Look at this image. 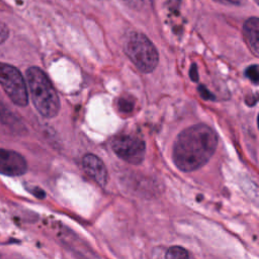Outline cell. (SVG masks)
Here are the masks:
<instances>
[{
    "instance_id": "4fadbf2b",
    "label": "cell",
    "mask_w": 259,
    "mask_h": 259,
    "mask_svg": "<svg viewBox=\"0 0 259 259\" xmlns=\"http://www.w3.org/2000/svg\"><path fill=\"white\" fill-rule=\"evenodd\" d=\"M201 97L203 99H210V98H213V96L206 90V88L204 86H199V89H198Z\"/></svg>"
},
{
    "instance_id": "8992f818",
    "label": "cell",
    "mask_w": 259,
    "mask_h": 259,
    "mask_svg": "<svg viewBox=\"0 0 259 259\" xmlns=\"http://www.w3.org/2000/svg\"><path fill=\"white\" fill-rule=\"evenodd\" d=\"M27 171V162L19 153L0 149V174L5 176H21Z\"/></svg>"
},
{
    "instance_id": "5bb4252c",
    "label": "cell",
    "mask_w": 259,
    "mask_h": 259,
    "mask_svg": "<svg viewBox=\"0 0 259 259\" xmlns=\"http://www.w3.org/2000/svg\"><path fill=\"white\" fill-rule=\"evenodd\" d=\"M8 35V30L6 28V26L2 25L0 26V42H2Z\"/></svg>"
},
{
    "instance_id": "7a4b0ae2",
    "label": "cell",
    "mask_w": 259,
    "mask_h": 259,
    "mask_svg": "<svg viewBox=\"0 0 259 259\" xmlns=\"http://www.w3.org/2000/svg\"><path fill=\"white\" fill-rule=\"evenodd\" d=\"M26 82L35 109L45 117H55L60 110V98L46 73L30 67L26 71Z\"/></svg>"
},
{
    "instance_id": "30bf717a",
    "label": "cell",
    "mask_w": 259,
    "mask_h": 259,
    "mask_svg": "<svg viewBox=\"0 0 259 259\" xmlns=\"http://www.w3.org/2000/svg\"><path fill=\"white\" fill-rule=\"evenodd\" d=\"M152 0H123V2L131 8L136 10H142L147 8L151 4Z\"/></svg>"
},
{
    "instance_id": "9a60e30c",
    "label": "cell",
    "mask_w": 259,
    "mask_h": 259,
    "mask_svg": "<svg viewBox=\"0 0 259 259\" xmlns=\"http://www.w3.org/2000/svg\"><path fill=\"white\" fill-rule=\"evenodd\" d=\"M223 4H232V5H240L242 4L243 0H214Z\"/></svg>"
},
{
    "instance_id": "52a82bcc",
    "label": "cell",
    "mask_w": 259,
    "mask_h": 259,
    "mask_svg": "<svg viewBox=\"0 0 259 259\" xmlns=\"http://www.w3.org/2000/svg\"><path fill=\"white\" fill-rule=\"evenodd\" d=\"M82 167L85 173L100 186H105L108 179L107 169L103 161L94 154H86L82 159Z\"/></svg>"
},
{
    "instance_id": "8fae6325",
    "label": "cell",
    "mask_w": 259,
    "mask_h": 259,
    "mask_svg": "<svg viewBox=\"0 0 259 259\" xmlns=\"http://www.w3.org/2000/svg\"><path fill=\"white\" fill-rule=\"evenodd\" d=\"M117 106H118V109L123 112V113H128L133 110L134 108V102L130 99V98H124V97H121L118 99V102H117Z\"/></svg>"
},
{
    "instance_id": "ba28073f",
    "label": "cell",
    "mask_w": 259,
    "mask_h": 259,
    "mask_svg": "<svg viewBox=\"0 0 259 259\" xmlns=\"http://www.w3.org/2000/svg\"><path fill=\"white\" fill-rule=\"evenodd\" d=\"M243 36L252 53L259 56V19L251 17L243 25Z\"/></svg>"
},
{
    "instance_id": "7c38bea8",
    "label": "cell",
    "mask_w": 259,
    "mask_h": 259,
    "mask_svg": "<svg viewBox=\"0 0 259 259\" xmlns=\"http://www.w3.org/2000/svg\"><path fill=\"white\" fill-rule=\"evenodd\" d=\"M246 76L255 84L258 83L259 80V72H258V66L257 65H253L251 67H249L246 70Z\"/></svg>"
},
{
    "instance_id": "6da1fadb",
    "label": "cell",
    "mask_w": 259,
    "mask_h": 259,
    "mask_svg": "<svg viewBox=\"0 0 259 259\" xmlns=\"http://www.w3.org/2000/svg\"><path fill=\"white\" fill-rule=\"evenodd\" d=\"M219 143L215 131L206 124H194L176 138L172 159L183 172H192L204 166L214 154Z\"/></svg>"
},
{
    "instance_id": "3957f363",
    "label": "cell",
    "mask_w": 259,
    "mask_h": 259,
    "mask_svg": "<svg viewBox=\"0 0 259 259\" xmlns=\"http://www.w3.org/2000/svg\"><path fill=\"white\" fill-rule=\"evenodd\" d=\"M127 58L143 73H151L159 62V55L152 41L141 32H132L123 44Z\"/></svg>"
},
{
    "instance_id": "277c9868",
    "label": "cell",
    "mask_w": 259,
    "mask_h": 259,
    "mask_svg": "<svg viewBox=\"0 0 259 259\" xmlns=\"http://www.w3.org/2000/svg\"><path fill=\"white\" fill-rule=\"evenodd\" d=\"M0 85L15 105H27V87L25 80L18 69L12 65L0 62Z\"/></svg>"
},
{
    "instance_id": "5b68a950",
    "label": "cell",
    "mask_w": 259,
    "mask_h": 259,
    "mask_svg": "<svg viewBox=\"0 0 259 259\" xmlns=\"http://www.w3.org/2000/svg\"><path fill=\"white\" fill-rule=\"evenodd\" d=\"M112 151L123 161L133 164H141L146 155V144L136 136L120 135L111 141Z\"/></svg>"
},
{
    "instance_id": "2e32d148",
    "label": "cell",
    "mask_w": 259,
    "mask_h": 259,
    "mask_svg": "<svg viewBox=\"0 0 259 259\" xmlns=\"http://www.w3.org/2000/svg\"><path fill=\"white\" fill-rule=\"evenodd\" d=\"M254 1H255V2H258V0H254Z\"/></svg>"
},
{
    "instance_id": "9c48e42d",
    "label": "cell",
    "mask_w": 259,
    "mask_h": 259,
    "mask_svg": "<svg viewBox=\"0 0 259 259\" xmlns=\"http://www.w3.org/2000/svg\"><path fill=\"white\" fill-rule=\"evenodd\" d=\"M165 259H189V255L183 247L172 246L167 250Z\"/></svg>"
}]
</instances>
